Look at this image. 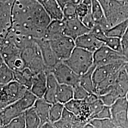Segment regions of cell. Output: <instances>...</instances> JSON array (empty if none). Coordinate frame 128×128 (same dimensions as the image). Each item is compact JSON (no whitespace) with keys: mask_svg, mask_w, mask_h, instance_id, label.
<instances>
[{"mask_svg":"<svg viewBox=\"0 0 128 128\" xmlns=\"http://www.w3.org/2000/svg\"><path fill=\"white\" fill-rule=\"evenodd\" d=\"M51 20L36 0H14L12 6V26L10 32L34 40L43 38Z\"/></svg>","mask_w":128,"mask_h":128,"instance_id":"6da1fadb","label":"cell"},{"mask_svg":"<svg viewBox=\"0 0 128 128\" xmlns=\"http://www.w3.org/2000/svg\"><path fill=\"white\" fill-rule=\"evenodd\" d=\"M125 62L120 60L105 66H96L94 70L92 78L98 96H102L112 90L120 70Z\"/></svg>","mask_w":128,"mask_h":128,"instance_id":"7a4b0ae2","label":"cell"},{"mask_svg":"<svg viewBox=\"0 0 128 128\" xmlns=\"http://www.w3.org/2000/svg\"><path fill=\"white\" fill-rule=\"evenodd\" d=\"M106 19L112 27L128 19V0H98Z\"/></svg>","mask_w":128,"mask_h":128,"instance_id":"3957f363","label":"cell"},{"mask_svg":"<svg viewBox=\"0 0 128 128\" xmlns=\"http://www.w3.org/2000/svg\"><path fill=\"white\" fill-rule=\"evenodd\" d=\"M34 103L35 99L33 96L26 93L18 101L0 110V128L32 108Z\"/></svg>","mask_w":128,"mask_h":128,"instance_id":"277c9868","label":"cell"},{"mask_svg":"<svg viewBox=\"0 0 128 128\" xmlns=\"http://www.w3.org/2000/svg\"><path fill=\"white\" fill-rule=\"evenodd\" d=\"M81 76L94 66V53L76 47L68 60L62 61Z\"/></svg>","mask_w":128,"mask_h":128,"instance_id":"5b68a950","label":"cell"},{"mask_svg":"<svg viewBox=\"0 0 128 128\" xmlns=\"http://www.w3.org/2000/svg\"><path fill=\"white\" fill-rule=\"evenodd\" d=\"M0 55L5 64L14 71L26 68L21 56L20 50L6 37L0 48Z\"/></svg>","mask_w":128,"mask_h":128,"instance_id":"8992f818","label":"cell"},{"mask_svg":"<svg viewBox=\"0 0 128 128\" xmlns=\"http://www.w3.org/2000/svg\"><path fill=\"white\" fill-rule=\"evenodd\" d=\"M28 90L15 81L3 86L0 90V110L18 101Z\"/></svg>","mask_w":128,"mask_h":128,"instance_id":"52a82bcc","label":"cell"},{"mask_svg":"<svg viewBox=\"0 0 128 128\" xmlns=\"http://www.w3.org/2000/svg\"><path fill=\"white\" fill-rule=\"evenodd\" d=\"M49 41L53 50L60 61L68 60L76 47L75 41L65 35Z\"/></svg>","mask_w":128,"mask_h":128,"instance_id":"ba28073f","label":"cell"},{"mask_svg":"<svg viewBox=\"0 0 128 128\" xmlns=\"http://www.w3.org/2000/svg\"><path fill=\"white\" fill-rule=\"evenodd\" d=\"M50 72L53 74L59 84L73 87L79 83L80 76L62 61L59 62Z\"/></svg>","mask_w":128,"mask_h":128,"instance_id":"9c48e42d","label":"cell"},{"mask_svg":"<svg viewBox=\"0 0 128 128\" xmlns=\"http://www.w3.org/2000/svg\"><path fill=\"white\" fill-rule=\"evenodd\" d=\"M112 118L116 127L128 128V102L126 97L119 98L110 106Z\"/></svg>","mask_w":128,"mask_h":128,"instance_id":"30bf717a","label":"cell"},{"mask_svg":"<svg viewBox=\"0 0 128 128\" xmlns=\"http://www.w3.org/2000/svg\"><path fill=\"white\" fill-rule=\"evenodd\" d=\"M120 60L124 61L122 55L104 45L94 53V65L96 66L107 65Z\"/></svg>","mask_w":128,"mask_h":128,"instance_id":"8fae6325","label":"cell"},{"mask_svg":"<svg viewBox=\"0 0 128 128\" xmlns=\"http://www.w3.org/2000/svg\"><path fill=\"white\" fill-rule=\"evenodd\" d=\"M64 105L66 110L73 113L80 121L88 124L90 120L91 114L89 105L84 100L73 99Z\"/></svg>","mask_w":128,"mask_h":128,"instance_id":"7c38bea8","label":"cell"},{"mask_svg":"<svg viewBox=\"0 0 128 128\" xmlns=\"http://www.w3.org/2000/svg\"><path fill=\"white\" fill-rule=\"evenodd\" d=\"M63 20L64 22V35L72 38L74 41L78 38L90 32L91 30L78 17Z\"/></svg>","mask_w":128,"mask_h":128,"instance_id":"4fadbf2b","label":"cell"},{"mask_svg":"<svg viewBox=\"0 0 128 128\" xmlns=\"http://www.w3.org/2000/svg\"><path fill=\"white\" fill-rule=\"evenodd\" d=\"M35 40L40 51L42 58L46 68V71H50L60 61L53 50L50 41L44 38Z\"/></svg>","mask_w":128,"mask_h":128,"instance_id":"5bb4252c","label":"cell"},{"mask_svg":"<svg viewBox=\"0 0 128 128\" xmlns=\"http://www.w3.org/2000/svg\"><path fill=\"white\" fill-rule=\"evenodd\" d=\"M14 2H0V34L7 35L12 26V6Z\"/></svg>","mask_w":128,"mask_h":128,"instance_id":"9a60e30c","label":"cell"},{"mask_svg":"<svg viewBox=\"0 0 128 128\" xmlns=\"http://www.w3.org/2000/svg\"><path fill=\"white\" fill-rule=\"evenodd\" d=\"M75 43L76 47L92 53L104 45L103 42L97 38L90 32L78 38L75 40Z\"/></svg>","mask_w":128,"mask_h":128,"instance_id":"2e32d148","label":"cell"},{"mask_svg":"<svg viewBox=\"0 0 128 128\" xmlns=\"http://www.w3.org/2000/svg\"><path fill=\"white\" fill-rule=\"evenodd\" d=\"M47 84L46 71L35 74L30 91L38 98H43L46 92Z\"/></svg>","mask_w":128,"mask_h":128,"instance_id":"e0dca14e","label":"cell"},{"mask_svg":"<svg viewBox=\"0 0 128 128\" xmlns=\"http://www.w3.org/2000/svg\"><path fill=\"white\" fill-rule=\"evenodd\" d=\"M50 16L51 20H62L63 10L56 0H36Z\"/></svg>","mask_w":128,"mask_h":128,"instance_id":"ac0fdd59","label":"cell"},{"mask_svg":"<svg viewBox=\"0 0 128 128\" xmlns=\"http://www.w3.org/2000/svg\"><path fill=\"white\" fill-rule=\"evenodd\" d=\"M112 90L119 98L125 97L128 92V74L124 66L119 71L114 83L112 85Z\"/></svg>","mask_w":128,"mask_h":128,"instance_id":"d6986e66","label":"cell"},{"mask_svg":"<svg viewBox=\"0 0 128 128\" xmlns=\"http://www.w3.org/2000/svg\"><path fill=\"white\" fill-rule=\"evenodd\" d=\"M46 73L47 76L46 88L43 98L52 104L57 102L56 95L59 84L50 72L46 71Z\"/></svg>","mask_w":128,"mask_h":128,"instance_id":"ffe728a7","label":"cell"},{"mask_svg":"<svg viewBox=\"0 0 128 128\" xmlns=\"http://www.w3.org/2000/svg\"><path fill=\"white\" fill-rule=\"evenodd\" d=\"M91 12L96 24L100 26L106 32L110 28L102 8L98 0H91Z\"/></svg>","mask_w":128,"mask_h":128,"instance_id":"44dd1931","label":"cell"},{"mask_svg":"<svg viewBox=\"0 0 128 128\" xmlns=\"http://www.w3.org/2000/svg\"><path fill=\"white\" fill-rule=\"evenodd\" d=\"M64 22L62 20H52L46 28L43 38L50 41L64 35Z\"/></svg>","mask_w":128,"mask_h":128,"instance_id":"7402d4cb","label":"cell"},{"mask_svg":"<svg viewBox=\"0 0 128 128\" xmlns=\"http://www.w3.org/2000/svg\"><path fill=\"white\" fill-rule=\"evenodd\" d=\"M52 104L43 98H38L33 108L40 120L41 125L50 122V112Z\"/></svg>","mask_w":128,"mask_h":128,"instance_id":"603a6c76","label":"cell"},{"mask_svg":"<svg viewBox=\"0 0 128 128\" xmlns=\"http://www.w3.org/2000/svg\"><path fill=\"white\" fill-rule=\"evenodd\" d=\"M14 72V81L25 86L30 91L35 74L28 68H25L21 70Z\"/></svg>","mask_w":128,"mask_h":128,"instance_id":"cb8c5ba5","label":"cell"},{"mask_svg":"<svg viewBox=\"0 0 128 128\" xmlns=\"http://www.w3.org/2000/svg\"><path fill=\"white\" fill-rule=\"evenodd\" d=\"M73 99V87L66 84H59L57 95V102L65 104Z\"/></svg>","mask_w":128,"mask_h":128,"instance_id":"d4e9b609","label":"cell"},{"mask_svg":"<svg viewBox=\"0 0 128 128\" xmlns=\"http://www.w3.org/2000/svg\"><path fill=\"white\" fill-rule=\"evenodd\" d=\"M94 65L87 72L80 76L79 84L90 94H96L95 88L92 81V75L96 68Z\"/></svg>","mask_w":128,"mask_h":128,"instance_id":"484cf974","label":"cell"},{"mask_svg":"<svg viewBox=\"0 0 128 128\" xmlns=\"http://www.w3.org/2000/svg\"><path fill=\"white\" fill-rule=\"evenodd\" d=\"M128 26V19L110 28L106 32V36L122 39L126 32Z\"/></svg>","mask_w":128,"mask_h":128,"instance_id":"4316f807","label":"cell"},{"mask_svg":"<svg viewBox=\"0 0 128 128\" xmlns=\"http://www.w3.org/2000/svg\"><path fill=\"white\" fill-rule=\"evenodd\" d=\"M26 128H39L41 122L40 118L33 108L27 110L25 113Z\"/></svg>","mask_w":128,"mask_h":128,"instance_id":"83f0119b","label":"cell"},{"mask_svg":"<svg viewBox=\"0 0 128 128\" xmlns=\"http://www.w3.org/2000/svg\"><path fill=\"white\" fill-rule=\"evenodd\" d=\"M14 81V72L5 64L0 66V84L5 85Z\"/></svg>","mask_w":128,"mask_h":128,"instance_id":"f1b7e54d","label":"cell"},{"mask_svg":"<svg viewBox=\"0 0 128 128\" xmlns=\"http://www.w3.org/2000/svg\"><path fill=\"white\" fill-rule=\"evenodd\" d=\"M64 109V105L60 102L52 104L50 112V122L54 124L61 118Z\"/></svg>","mask_w":128,"mask_h":128,"instance_id":"f546056e","label":"cell"},{"mask_svg":"<svg viewBox=\"0 0 128 128\" xmlns=\"http://www.w3.org/2000/svg\"><path fill=\"white\" fill-rule=\"evenodd\" d=\"M104 45L119 53H122V39L115 37H107L103 41Z\"/></svg>","mask_w":128,"mask_h":128,"instance_id":"4dcf8cb0","label":"cell"},{"mask_svg":"<svg viewBox=\"0 0 128 128\" xmlns=\"http://www.w3.org/2000/svg\"><path fill=\"white\" fill-rule=\"evenodd\" d=\"M88 123L94 128H114L116 127L111 119H92Z\"/></svg>","mask_w":128,"mask_h":128,"instance_id":"1f68e13d","label":"cell"},{"mask_svg":"<svg viewBox=\"0 0 128 128\" xmlns=\"http://www.w3.org/2000/svg\"><path fill=\"white\" fill-rule=\"evenodd\" d=\"M99 97L104 105L110 107L114 104L115 102L119 98V97L112 90L105 94L99 96Z\"/></svg>","mask_w":128,"mask_h":128,"instance_id":"d6a6232c","label":"cell"},{"mask_svg":"<svg viewBox=\"0 0 128 128\" xmlns=\"http://www.w3.org/2000/svg\"><path fill=\"white\" fill-rule=\"evenodd\" d=\"M2 128H26L24 114L12 120Z\"/></svg>","mask_w":128,"mask_h":128,"instance_id":"836d02e7","label":"cell"},{"mask_svg":"<svg viewBox=\"0 0 128 128\" xmlns=\"http://www.w3.org/2000/svg\"><path fill=\"white\" fill-rule=\"evenodd\" d=\"M73 99L77 100H84L90 93L79 84L74 86Z\"/></svg>","mask_w":128,"mask_h":128,"instance_id":"e575fe53","label":"cell"},{"mask_svg":"<svg viewBox=\"0 0 128 128\" xmlns=\"http://www.w3.org/2000/svg\"><path fill=\"white\" fill-rule=\"evenodd\" d=\"M76 6L69 3L66 5L63 9V13L64 20H68L70 19L77 17L76 14Z\"/></svg>","mask_w":128,"mask_h":128,"instance_id":"d590c367","label":"cell"},{"mask_svg":"<svg viewBox=\"0 0 128 128\" xmlns=\"http://www.w3.org/2000/svg\"><path fill=\"white\" fill-rule=\"evenodd\" d=\"M89 105L90 107L91 114V120L92 119L93 117L96 115L97 114L104 106V105L100 99V98H99V99L97 100L96 102Z\"/></svg>","mask_w":128,"mask_h":128,"instance_id":"8d00e7d4","label":"cell"},{"mask_svg":"<svg viewBox=\"0 0 128 128\" xmlns=\"http://www.w3.org/2000/svg\"><path fill=\"white\" fill-rule=\"evenodd\" d=\"M111 118L112 114L110 107L104 105V108L97 114L92 119H111Z\"/></svg>","mask_w":128,"mask_h":128,"instance_id":"74e56055","label":"cell"},{"mask_svg":"<svg viewBox=\"0 0 128 128\" xmlns=\"http://www.w3.org/2000/svg\"><path fill=\"white\" fill-rule=\"evenodd\" d=\"M53 124L54 128H72L73 124L66 119L61 118Z\"/></svg>","mask_w":128,"mask_h":128,"instance_id":"f35d334b","label":"cell"},{"mask_svg":"<svg viewBox=\"0 0 128 128\" xmlns=\"http://www.w3.org/2000/svg\"><path fill=\"white\" fill-rule=\"evenodd\" d=\"M122 53L124 61L125 62H128V41L122 39Z\"/></svg>","mask_w":128,"mask_h":128,"instance_id":"ab89813d","label":"cell"},{"mask_svg":"<svg viewBox=\"0 0 128 128\" xmlns=\"http://www.w3.org/2000/svg\"><path fill=\"white\" fill-rule=\"evenodd\" d=\"M99 97L96 94H89L86 98L84 100L88 104H91L99 99Z\"/></svg>","mask_w":128,"mask_h":128,"instance_id":"60d3db41","label":"cell"},{"mask_svg":"<svg viewBox=\"0 0 128 128\" xmlns=\"http://www.w3.org/2000/svg\"><path fill=\"white\" fill-rule=\"evenodd\" d=\"M87 124V123L86 122H84L81 121H78L74 124L72 128H85Z\"/></svg>","mask_w":128,"mask_h":128,"instance_id":"b9f144b4","label":"cell"},{"mask_svg":"<svg viewBox=\"0 0 128 128\" xmlns=\"http://www.w3.org/2000/svg\"><path fill=\"white\" fill-rule=\"evenodd\" d=\"M71 0H56L60 7L62 10L64 7V6L68 4L69 3H70Z\"/></svg>","mask_w":128,"mask_h":128,"instance_id":"7bdbcfd3","label":"cell"},{"mask_svg":"<svg viewBox=\"0 0 128 128\" xmlns=\"http://www.w3.org/2000/svg\"><path fill=\"white\" fill-rule=\"evenodd\" d=\"M39 128H54L53 124L48 122L41 125Z\"/></svg>","mask_w":128,"mask_h":128,"instance_id":"ee69618b","label":"cell"},{"mask_svg":"<svg viewBox=\"0 0 128 128\" xmlns=\"http://www.w3.org/2000/svg\"><path fill=\"white\" fill-rule=\"evenodd\" d=\"M6 37V35H2V34H0V48H1V46L2 45L4 41V40Z\"/></svg>","mask_w":128,"mask_h":128,"instance_id":"f6af8a7d","label":"cell"},{"mask_svg":"<svg viewBox=\"0 0 128 128\" xmlns=\"http://www.w3.org/2000/svg\"><path fill=\"white\" fill-rule=\"evenodd\" d=\"M122 39L128 41V27H127V30H126V32H125V34H124V37H123V38H122Z\"/></svg>","mask_w":128,"mask_h":128,"instance_id":"bcb514c9","label":"cell"},{"mask_svg":"<svg viewBox=\"0 0 128 128\" xmlns=\"http://www.w3.org/2000/svg\"><path fill=\"white\" fill-rule=\"evenodd\" d=\"M124 68L125 69L127 73L128 74V62H125L124 64Z\"/></svg>","mask_w":128,"mask_h":128,"instance_id":"7dc6e473","label":"cell"},{"mask_svg":"<svg viewBox=\"0 0 128 128\" xmlns=\"http://www.w3.org/2000/svg\"><path fill=\"white\" fill-rule=\"evenodd\" d=\"M85 128H94L92 125H91L90 124H87L86 126V127Z\"/></svg>","mask_w":128,"mask_h":128,"instance_id":"c3c4849f","label":"cell"},{"mask_svg":"<svg viewBox=\"0 0 128 128\" xmlns=\"http://www.w3.org/2000/svg\"><path fill=\"white\" fill-rule=\"evenodd\" d=\"M4 60H2V56H1L0 55V66L2 64H4Z\"/></svg>","mask_w":128,"mask_h":128,"instance_id":"681fc988","label":"cell"},{"mask_svg":"<svg viewBox=\"0 0 128 128\" xmlns=\"http://www.w3.org/2000/svg\"><path fill=\"white\" fill-rule=\"evenodd\" d=\"M125 97H126V98L127 100V101H128V92H127V93L126 95V96H125Z\"/></svg>","mask_w":128,"mask_h":128,"instance_id":"f907efd6","label":"cell"},{"mask_svg":"<svg viewBox=\"0 0 128 128\" xmlns=\"http://www.w3.org/2000/svg\"><path fill=\"white\" fill-rule=\"evenodd\" d=\"M2 86H3V85H0V90H1V89H2Z\"/></svg>","mask_w":128,"mask_h":128,"instance_id":"816d5d0a","label":"cell"},{"mask_svg":"<svg viewBox=\"0 0 128 128\" xmlns=\"http://www.w3.org/2000/svg\"><path fill=\"white\" fill-rule=\"evenodd\" d=\"M114 128H119V127H115Z\"/></svg>","mask_w":128,"mask_h":128,"instance_id":"f5cc1de1","label":"cell"},{"mask_svg":"<svg viewBox=\"0 0 128 128\" xmlns=\"http://www.w3.org/2000/svg\"></svg>","mask_w":128,"mask_h":128,"instance_id":"db71d44e","label":"cell"}]
</instances>
